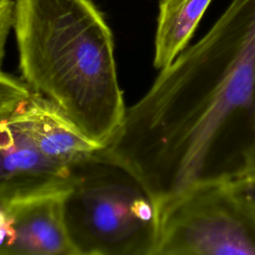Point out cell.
Wrapping results in <instances>:
<instances>
[{"instance_id": "11", "label": "cell", "mask_w": 255, "mask_h": 255, "mask_svg": "<svg viewBox=\"0 0 255 255\" xmlns=\"http://www.w3.org/2000/svg\"><path fill=\"white\" fill-rule=\"evenodd\" d=\"M14 0H0V67L5 56V46L14 24Z\"/></svg>"}, {"instance_id": "2", "label": "cell", "mask_w": 255, "mask_h": 255, "mask_svg": "<svg viewBox=\"0 0 255 255\" xmlns=\"http://www.w3.org/2000/svg\"><path fill=\"white\" fill-rule=\"evenodd\" d=\"M22 79L103 147L126 113L113 33L92 0H15Z\"/></svg>"}, {"instance_id": "3", "label": "cell", "mask_w": 255, "mask_h": 255, "mask_svg": "<svg viewBox=\"0 0 255 255\" xmlns=\"http://www.w3.org/2000/svg\"><path fill=\"white\" fill-rule=\"evenodd\" d=\"M100 148L70 169L65 186L63 215L75 254L154 255L155 202L129 169Z\"/></svg>"}, {"instance_id": "6", "label": "cell", "mask_w": 255, "mask_h": 255, "mask_svg": "<svg viewBox=\"0 0 255 255\" xmlns=\"http://www.w3.org/2000/svg\"><path fill=\"white\" fill-rule=\"evenodd\" d=\"M65 186L0 203L13 233L4 255H76L63 215Z\"/></svg>"}, {"instance_id": "5", "label": "cell", "mask_w": 255, "mask_h": 255, "mask_svg": "<svg viewBox=\"0 0 255 255\" xmlns=\"http://www.w3.org/2000/svg\"><path fill=\"white\" fill-rule=\"evenodd\" d=\"M22 105L0 120V203L64 186L70 173L42 155L30 134Z\"/></svg>"}, {"instance_id": "8", "label": "cell", "mask_w": 255, "mask_h": 255, "mask_svg": "<svg viewBox=\"0 0 255 255\" xmlns=\"http://www.w3.org/2000/svg\"><path fill=\"white\" fill-rule=\"evenodd\" d=\"M212 0H159L154 68L167 67L187 46Z\"/></svg>"}, {"instance_id": "1", "label": "cell", "mask_w": 255, "mask_h": 255, "mask_svg": "<svg viewBox=\"0 0 255 255\" xmlns=\"http://www.w3.org/2000/svg\"><path fill=\"white\" fill-rule=\"evenodd\" d=\"M100 151L129 169L158 210L192 185L255 172V0H232L159 70Z\"/></svg>"}, {"instance_id": "4", "label": "cell", "mask_w": 255, "mask_h": 255, "mask_svg": "<svg viewBox=\"0 0 255 255\" xmlns=\"http://www.w3.org/2000/svg\"><path fill=\"white\" fill-rule=\"evenodd\" d=\"M158 215L154 255H255V216L228 182L192 185Z\"/></svg>"}, {"instance_id": "9", "label": "cell", "mask_w": 255, "mask_h": 255, "mask_svg": "<svg viewBox=\"0 0 255 255\" xmlns=\"http://www.w3.org/2000/svg\"><path fill=\"white\" fill-rule=\"evenodd\" d=\"M33 91L21 78L0 71V120L14 113Z\"/></svg>"}, {"instance_id": "10", "label": "cell", "mask_w": 255, "mask_h": 255, "mask_svg": "<svg viewBox=\"0 0 255 255\" xmlns=\"http://www.w3.org/2000/svg\"><path fill=\"white\" fill-rule=\"evenodd\" d=\"M234 194L255 216V172L228 182Z\"/></svg>"}, {"instance_id": "7", "label": "cell", "mask_w": 255, "mask_h": 255, "mask_svg": "<svg viewBox=\"0 0 255 255\" xmlns=\"http://www.w3.org/2000/svg\"><path fill=\"white\" fill-rule=\"evenodd\" d=\"M22 109L42 155L66 171L101 147L87 138L56 106L34 92Z\"/></svg>"}]
</instances>
